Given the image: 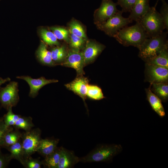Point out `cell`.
<instances>
[{"instance_id": "cell-22", "label": "cell", "mask_w": 168, "mask_h": 168, "mask_svg": "<svg viewBox=\"0 0 168 168\" xmlns=\"http://www.w3.org/2000/svg\"><path fill=\"white\" fill-rule=\"evenodd\" d=\"M146 63L168 68V47L163 49L157 55L148 60Z\"/></svg>"}, {"instance_id": "cell-10", "label": "cell", "mask_w": 168, "mask_h": 168, "mask_svg": "<svg viewBox=\"0 0 168 168\" xmlns=\"http://www.w3.org/2000/svg\"><path fill=\"white\" fill-rule=\"evenodd\" d=\"M61 65L74 68L78 76L84 74V58L82 52L79 50L74 49L69 50L65 60Z\"/></svg>"}, {"instance_id": "cell-26", "label": "cell", "mask_w": 168, "mask_h": 168, "mask_svg": "<svg viewBox=\"0 0 168 168\" xmlns=\"http://www.w3.org/2000/svg\"><path fill=\"white\" fill-rule=\"evenodd\" d=\"M15 129H22L27 131L30 130L34 126L32 119L30 117L21 116L13 126Z\"/></svg>"}, {"instance_id": "cell-27", "label": "cell", "mask_w": 168, "mask_h": 168, "mask_svg": "<svg viewBox=\"0 0 168 168\" xmlns=\"http://www.w3.org/2000/svg\"><path fill=\"white\" fill-rule=\"evenodd\" d=\"M86 96L91 99L96 100L105 98L100 87L97 86L89 84L87 86Z\"/></svg>"}, {"instance_id": "cell-33", "label": "cell", "mask_w": 168, "mask_h": 168, "mask_svg": "<svg viewBox=\"0 0 168 168\" xmlns=\"http://www.w3.org/2000/svg\"><path fill=\"white\" fill-rule=\"evenodd\" d=\"M137 0H117L118 5L122 8L121 11L123 12L131 11Z\"/></svg>"}, {"instance_id": "cell-31", "label": "cell", "mask_w": 168, "mask_h": 168, "mask_svg": "<svg viewBox=\"0 0 168 168\" xmlns=\"http://www.w3.org/2000/svg\"><path fill=\"white\" fill-rule=\"evenodd\" d=\"M50 29L57 39L68 41L69 31L65 28L59 27H52Z\"/></svg>"}, {"instance_id": "cell-8", "label": "cell", "mask_w": 168, "mask_h": 168, "mask_svg": "<svg viewBox=\"0 0 168 168\" xmlns=\"http://www.w3.org/2000/svg\"><path fill=\"white\" fill-rule=\"evenodd\" d=\"M145 81L150 83H168V68L146 63Z\"/></svg>"}, {"instance_id": "cell-6", "label": "cell", "mask_w": 168, "mask_h": 168, "mask_svg": "<svg viewBox=\"0 0 168 168\" xmlns=\"http://www.w3.org/2000/svg\"><path fill=\"white\" fill-rule=\"evenodd\" d=\"M41 130L39 128L32 129L22 133L21 145L24 158L31 156L36 152L41 138Z\"/></svg>"}, {"instance_id": "cell-9", "label": "cell", "mask_w": 168, "mask_h": 168, "mask_svg": "<svg viewBox=\"0 0 168 168\" xmlns=\"http://www.w3.org/2000/svg\"><path fill=\"white\" fill-rule=\"evenodd\" d=\"M117 5L112 0H102L100 6L94 12V23L103 22L114 15L118 11Z\"/></svg>"}, {"instance_id": "cell-4", "label": "cell", "mask_w": 168, "mask_h": 168, "mask_svg": "<svg viewBox=\"0 0 168 168\" xmlns=\"http://www.w3.org/2000/svg\"><path fill=\"white\" fill-rule=\"evenodd\" d=\"M158 1L138 21L141 24L149 38L161 34L165 29L163 20L156 9Z\"/></svg>"}, {"instance_id": "cell-13", "label": "cell", "mask_w": 168, "mask_h": 168, "mask_svg": "<svg viewBox=\"0 0 168 168\" xmlns=\"http://www.w3.org/2000/svg\"><path fill=\"white\" fill-rule=\"evenodd\" d=\"M88 85L87 79L81 75L79 76L71 82L65 85V86L67 89L80 97L85 103Z\"/></svg>"}, {"instance_id": "cell-38", "label": "cell", "mask_w": 168, "mask_h": 168, "mask_svg": "<svg viewBox=\"0 0 168 168\" xmlns=\"http://www.w3.org/2000/svg\"><path fill=\"white\" fill-rule=\"evenodd\" d=\"M158 0H157V1H158ZM161 0V1H162L163 0Z\"/></svg>"}, {"instance_id": "cell-35", "label": "cell", "mask_w": 168, "mask_h": 168, "mask_svg": "<svg viewBox=\"0 0 168 168\" xmlns=\"http://www.w3.org/2000/svg\"><path fill=\"white\" fill-rule=\"evenodd\" d=\"M12 127H7L5 124L3 117L0 118V147H2L3 138L6 133Z\"/></svg>"}, {"instance_id": "cell-37", "label": "cell", "mask_w": 168, "mask_h": 168, "mask_svg": "<svg viewBox=\"0 0 168 168\" xmlns=\"http://www.w3.org/2000/svg\"><path fill=\"white\" fill-rule=\"evenodd\" d=\"M11 81V79L8 77L3 78L0 77V88H1V86L3 84L7 82H9Z\"/></svg>"}, {"instance_id": "cell-25", "label": "cell", "mask_w": 168, "mask_h": 168, "mask_svg": "<svg viewBox=\"0 0 168 168\" xmlns=\"http://www.w3.org/2000/svg\"><path fill=\"white\" fill-rule=\"evenodd\" d=\"M39 33L44 42L50 46L60 45L57 39L52 31H49L45 28L40 30Z\"/></svg>"}, {"instance_id": "cell-15", "label": "cell", "mask_w": 168, "mask_h": 168, "mask_svg": "<svg viewBox=\"0 0 168 168\" xmlns=\"http://www.w3.org/2000/svg\"><path fill=\"white\" fill-rule=\"evenodd\" d=\"M59 139L55 138L41 139L36 152L44 158L49 155L56 149Z\"/></svg>"}, {"instance_id": "cell-2", "label": "cell", "mask_w": 168, "mask_h": 168, "mask_svg": "<svg viewBox=\"0 0 168 168\" xmlns=\"http://www.w3.org/2000/svg\"><path fill=\"white\" fill-rule=\"evenodd\" d=\"M168 31L146 39L138 49V56L145 62L155 57L168 47Z\"/></svg>"}, {"instance_id": "cell-7", "label": "cell", "mask_w": 168, "mask_h": 168, "mask_svg": "<svg viewBox=\"0 0 168 168\" xmlns=\"http://www.w3.org/2000/svg\"><path fill=\"white\" fill-rule=\"evenodd\" d=\"M19 100L18 84L16 81L9 82L5 87L0 88V104L7 110L15 106Z\"/></svg>"}, {"instance_id": "cell-34", "label": "cell", "mask_w": 168, "mask_h": 168, "mask_svg": "<svg viewBox=\"0 0 168 168\" xmlns=\"http://www.w3.org/2000/svg\"><path fill=\"white\" fill-rule=\"evenodd\" d=\"M162 5L160 13L163 20L165 25V28L167 30H168V5L165 0L161 1Z\"/></svg>"}, {"instance_id": "cell-28", "label": "cell", "mask_w": 168, "mask_h": 168, "mask_svg": "<svg viewBox=\"0 0 168 168\" xmlns=\"http://www.w3.org/2000/svg\"><path fill=\"white\" fill-rule=\"evenodd\" d=\"M69 27L70 34L85 39H86V36L83 28L78 21L75 20L72 21L69 23Z\"/></svg>"}, {"instance_id": "cell-5", "label": "cell", "mask_w": 168, "mask_h": 168, "mask_svg": "<svg viewBox=\"0 0 168 168\" xmlns=\"http://www.w3.org/2000/svg\"><path fill=\"white\" fill-rule=\"evenodd\" d=\"M123 12L121 11L118 10L105 21L96 24L97 29L109 36L114 37L119 30L132 22L128 17H124L122 15Z\"/></svg>"}, {"instance_id": "cell-12", "label": "cell", "mask_w": 168, "mask_h": 168, "mask_svg": "<svg viewBox=\"0 0 168 168\" xmlns=\"http://www.w3.org/2000/svg\"><path fill=\"white\" fill-rule=\"evenodd\" d=\"M103 44L94 40H88L82 52L84 65L93 62L104 49Z\"/></svg>"}, {"instance_id": "cell-30", "label": "cell", "mask_w": 168, "mask_h": 168, "mask_svg": "<svg viewBox=\"0 0 168 168\" xmlns=\"http://www.w3.org/2000/svg\"><path fill=\"white\" fill-rule=\"evenodd\" d=\"M21 163L26 168H40L42 165L40 158H33L31 156L24 158Z\"/></svg>"}, {"instance_id": "cell-17", "label": "cell", "mask_w": 168, "mask_h": 168, "mask_svg": "<svg viewBox=\"0 0 168 168\" xmlns=\"http://www.w3.org/2000/svg\"><path fill=\"white\" fill-rule=\"evenodd\" d=\"M36 56L42 64L50 66L55 65L52 59L51 51L48 50L46 44L44 42L41 41L36 51Z\"/></svg>"}, {"instance_id": "cell-18", "label": "cell", "mask_w": 168, "mask_h": 168, "mask_svg": "<svg viewBox=\"0 0 168 168\" xmlns=\"http://www.w3.org/2000/svg\"><path fill=\"white\" fill-rule=\"evenodd\" d=\"M147 99L152 109L161 117L165 115L164 109L161 100L151 90V85L145 89Z\"/></svg>"}, {"instance_id": "cell-32", "label": "cell", "mask_w": 168, "mask_h": 168, "mask_svg": "<svg viewBox=\"0 0 168 168\" xmlns=\"http://www.w3.org/2000/svg\"><path fill=\"white\" fill-rule=\"evenodd\" d=\"M85 39L71 34L70 44L73 49L79 50L82 47L84 43Z\"/></svg>"}, {"instance_id": "cell-29", "label": "cell", "mask_w": 168, "mask_h": 168, "mask_svg": "<svg viewBox=\"0 0 168 168\" xmlns=\"http://www.w3.org/2000/svg\"><path fill=\"white\" fill-rule=\"evenodd\" d=\"M21 116L14 114L12 110V108H10L7 110V113L4 115L3 118L6 125L10 127L13 126Z\"/></svg>"}, {"instance_id": "cell-16", "label": "cell", "mask_w": 168, "mask_h": 168, "mask_svg": "<svg viewBox=\"0 0 168 168\" xmlns=\"http://www.w3.org/2000/svg\"><path fill=\"white\" fill-rule=\"evenodd\" d=\"M149 2L150 0H137L128 18L132 21H138L150 9Z\"/></svg>"}, {"instance_id": "cell-19", "label": "cell", "mask_w": 168, "mask_h": 168, "mask_svg": "<svg viewBox=\"0 0 168 168\" xmlns=\"http://www.w3.org/2000/svg\"><path fill=\"white\" fill-rule=\"evenodd\" d=\"M151 90L163 102L168 100V83H150Z\"/></svg>"}, {"instance_id": "cell-23", "label": "cell", "mask_w": 168, "mask_h": 168, "mask_svg": "<svg viewBox=\"0 0 168 168\" xmlns=\"http://www.w3.org/2000/svg\"><path fill=\"white\" fill-rule=\"evenodd\" d=\"M5 148L10 152L11 160L16 159L21 163L24 158L21 139L15 144Z\"/></svg>"}, {"instance_id": "cell-11", "label": "cell", "mask_w": 168, "mask_h": 168, "mask_svg": "<svg viewBox=\"0 0 168 168\" xmlns=\"http://www.w3.org/2000/svg\"><path fill=\"white\" fill-rule=\"evenodd\" d=\"M16 77L23 80L27 83L30 87L29 96L32 98L35 97L38 95L40 89L44 86L58 82L57 80L47 79L43 77L38 78H33L28 76H18Z\"/></svg>"}, {"instance_id": "cell-1", "label": "cell", "mask_w": 168, "mask_h": 168, "mask_svg": "<svg viewBox=\"0 0 168 168\" xmlns=\"http://www.w3.org/2000/svg\"><path fill=\"white\" fill-rule=\"evenodd\" d=\"M136 22L134 25L119 30L114 37L124 46H132L138 49L148 36L140 22Z\"/></svg>"}, {"instance_id": "cell-20", "label": "cell", "mask_w": 168, "mask_h": 168, "mask_svg": "<svg viewBox=\"0 0 168 168\" xmlns=\"http://www.w3.org/2000/svg\"><path fill=\"white\" fill-rule=\"evenodd\" d=\"M62 147H57L55 151L44 157L42 161V165L45 168H57L61 154Z\"/></svg>"}, {"instance_id": "cell-21", "label": "cell", "mask_w": 168, "mask_h": 168, "mask_svg": "<svg viewBox=\"0 0 168 168\" xmlns=\"http://www.w3.org/2000/svg\"><path fill=\"white\" fill-rule=\"evenodd\" d=\"M22 135L18 129L12 128L8 131L4 136L2 144V147H5L16 142L21 139Z\"/></svg>"}, {"instance_id": "cell-24", "label": "cell", "mask_w": 168, "mask_h": 168, "mask_svg": "<svg viewBox=\"0 0 168 168\" xmlns=\"http://www.w3.org/2000/svg\"><path fill=\"white\" fill-rule=\"evenodd\" d=\"M50 51L52 59L55 64L56 63H63L64 62L68 53L64 45L57 46L52 48Z\"/></svg>"}, {"instance_id": "cell-3", "label": "cell", "mask_w": 168, "mask_h": 168, "mask_svg": "<svg viewBox=\"0 0 168 168\" xmlns=\"http://www.w3.org/2000/svg\"><path fill=\"white\" fill-rule=\"evenodd\" d=\"M122 150L120 144H100L86 156L80 158L79 161L84 163L110 162Z\"/></svg>"}, {"instance_id": "cell-36", "label": "cell", "mask_w": 168, "mask_h": 168, "mask_svg": "<svg viewBox=\"0 0 168 168\" xmlns=\"http://www.w3.org/2000/svg\"><path fill=\"white\" fill-rule=\"evenodd\" d=\"M1 149L0 147V168H5L7 167L11 160L9 155L3 154Z\"/></svg>"}, {"instance_id": "cell-14", "label": "cell", "mask_w": 168, "mask_h": 168, "mask_svg": "<svg viewBox=\"0 0 168 168\" xmlns=\"http://www.w3.org/2000/svg\"><path fill=\"white\" fill-rule=\"evenodd\" d=\"M74 152L62 147L61 154L57 168H72L79 161Z\"/></svg>"}]
</instances>
